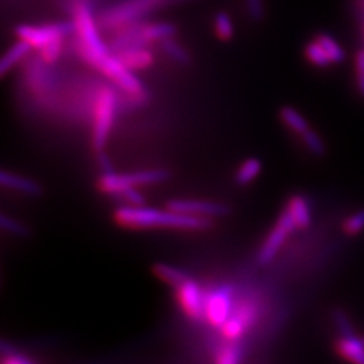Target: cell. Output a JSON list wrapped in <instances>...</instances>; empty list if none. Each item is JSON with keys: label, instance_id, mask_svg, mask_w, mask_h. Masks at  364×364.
<instances>
[{"label": "cell", "instance_id": "17", "mask_svg": "<svg viewBox=\"0 0 364 364\" xmlns=\"http://www.w3.org/2000/svg\"><path fill=\"white\" fill-rule=\"evenodd\" d=\"M212 28L213 33L218 38L223 42H228L234 38L235 25L231 15L227 11H218L213 16V22H212Z\"/></svg>", "mask_w": 364, "mask_h": 364}, {"label": "cell", "instance_id": "14", "mask_svg": "<svg viewBox=\"0 0 364 364\" xmlns=\"http://www.w3.org/2000/svg\"><path fill=\"white\" fill-rule=\"evenodd\" d=\"M338 351L343 358L351 360L353 363L364 364L363 338L350 336L338 340Z\"/></svg>", "mask_w": 364, "mask_h": 364}, {"label": "cell", "instance_id": "7", "mask_svg": "<svg viewBox=\"0 0 364 364\" xmlns=\"http://www.w3.org/2000/svg\"><path fill=\"white\" fill-rule=\"evenodd\" d=\"M296 228H297V224L293 219L291 213L289 212V209H285L277 225L274 227L273 231L266 237L263 246L260 248L259 257H258L260 264H269L277 257L278 251L287 240V234Z\"/></svg>", "mask_w": 364, "mask_h": 364}, {"label": "cell", "instance_id": "16", "mask_svg": "<svg viewBox=\"0 0 364 364\" xmlns=\"http://www.w3.org/2000/svg\"><path fill=\"white\" fill-rule=\"evenodd\" d=\"M153 272L161 281L166 282L170 287H180L189 279V275L185 272L166 263H156L153 266Z\"/></svg>", "mask_w": 364, "mask_h": 364}, {"label": "cell", "instance_id": "26", "mask_svg": "<svg viewBox=\"0 0 364 364\" xmlns=\"http://www.w3.org/2000/svg\"><path fill=\"white\" fill-rule=\"evenodd\" d=\"M0 351L3 353V363L4 364H31L33 360L28 359L21 352L16 351L13 346L7 344V341H1Z\"/></svg>", "mask_w": 364, "mask_h": 364}, {"label": "cell", "instance_id": "23", "mask_svg": "<svg viewBox=\"0 0 364 364\" xmlns=\"http://www.w3.org/2000/svg\"><path fill=\"white\" fill-rule=\"evenodd\" d=\"M246 323L237 317L236 314H232L227 321L225 324L221 326V331H223V335L230 340H237V338H242L245 331H246Z\"/></svg>", "mask_w": 364, "mask_h": 364}, {"label": "cell", "instance_id": "29", "mask_svg": "<svg viewBox=\"0 0 364 364\" xmlns=\"http://www.w3.org/2000/svg\"><path fill=\"white\" fill-rule=\"evenodd\" d=\"M0 225H1V228H3L6 232L15 235V236L26 237V236H28V234H30V230L27 228L23 223L15 220L13 218H9V216H6V215L1 216Z\"/></svg>", "mask_w": 364, "mask_h": 364}, {"label": "cell", "instance_id": "30", "mask_svg": "<svg viewBox=\"0 0 364 364\" xmlns=\"http://www.w3.org/2000/svg\"><path fill=\"white\" fill-rule=\"evenodd\" d=\"M245 9L250 19L254 22H262L266 16V4L264 0H243Z\"/></svg>", "mask_w": 364, "mask_h": 364}, {"label": "cell", "instance_id": "1", "mask_svg": "<svg viewBox=\"0 0 364 364\" xmlns=\"http://www.w3.org/2000/svg\"><path fill=\"white\" fill-rule=\"evenodd\" d=\"M115 220L130 228H173L186 231H205L213 227V220L178 213L171 209L147 208L124 205L115 210Z\"/></svg>", "mask_w": 364, "mask_h": 364}, {"label": "cell", "instance_id": "12", "mask_svg": "<svg viewBox=\"0 0 364 364\" xmlns=\"http://www.w3.org/2000/svg\"><path fill=\"white\" fill-rule=\"evenodd\" d=\"M0 183L7 189H13L31 197H38L42 195L41 185L34 180H30L27 177L15 174V173H9L6 170H3L0 174Z\"/></svg>", "mask_w": 364, "mask_h": 364}, {"label": "cell", "instance_id": "3", "mask_svg": "<svg viewBox=\"0 0 364 364\" xmlns=\"http://www.w3.org/2000/svg\"><path fill=\"white\" fill-rule=\"evenodd\" d=\"M185 0H119L105 7L97 15V22L103 33L112 34L123 27L146 21L149 15Z\"/></svg>", "mask_w": 364, "mask_h": 364}, {"label": "cell", "instance_id": "21", "mask_svg": "<svg viewBox=\"0 0 364 364\" xmlns=\"http://www.w3.org/2000/svg\"><path fill=\"white\" fill-rule=\"evenodd\" d=\"M314 39H316V41L321 45V48L326 50V54L329 55V58H331V61H332V64H340V63L344 61L346 53L343 50V48L338 45V41L333 38V37L321 33V34H317V37Z\"/></svg>", "mask_w": 364, "mask_h": 364}, {"label": "cell", "instance_id": "25", "mask_svg": "<svg viewBox=\"0 0 364 364\" xmlns=\"http://www.w3.org/2000/svg\"><path fill=\"white\" fill-rule=\"evenodd\" d=\"M64 46H65V39L55 41L50 45L45 46L43 49H41L38 52L39 57L46 63V65H53L61 57V54L64 52Z\"/></svg>", "mask_w": 364, "mask_h": 364}, {"label": "cell", "instance_id": "19", "mask_svg": "<svg viewBox=\"0 0 364 364\" xmlns=\"http://www.w3.org/2000/svg\"><path fill=\"white\" fill-rule=\"evenodd\" d=\"M262 171V162L258 158H248L242 164V166L236 173V183L240 186H246L248 183L254 181Z\"/></svg>", "mask_w": 364, "mask_h": 364}, {"label": "cell", "instance_id": "34", "mask_svg": "<svg viewBox=\"0 0 364 364\" xmlns=\"http://www.w3.org/2000/svg\"><path fill=\"white\" fill-rule=\"evenodd\" d=\"M355 68H356V84L359 93L364 97V49L356 53L355 58Z\"/></svg>", "mask_w": 364, "mask_h": 364}, {"label": "cell", "instance_id": "27", "mask_svg": "<svg viewBox=\"0 0 364 364\" xmlns=\"http://www.w3.org/2000/svg\"><path fill=\"white\" fill-rule=\"evenodd\" d=\"M115 198L122 200L123 203H126L127 205L131 207H142L144 205V197L141 192H138L136 186H131V188H126L123 191H119L117 193H114Z\"/></svg>", "mask_w": 364, "mask_h": 364}, {"label": "cell", "instance_id": "2", "mask_svg": "<svg viewBox=\"0 0 364 364\" xmlns=\"http://www.w3.org/2000/svg\"><path fill=\"white\" fill-rule=\"evenodd\" d=\"M75 50L78 57L93 69H97L111 54L108 43L102 37V28L97 15L93 14L91 4L85 0H76L72 9Z\"/></svg>", "mask_w": 364, "mask_h": 364}, {"label": "cell", "instance_id": "4", "mask_svg": "<svg viewBox=\"0 0 364 364\" xmlns=\"http://www.w3.org/2000/svg\"><path fill=\"white\" fill-rule=\"evenodd\" d=\"M117 111V93L109 87H102L97 92L95 105V119H93V134L92 144L100 151L108 141V135L114 123Z\"/></svg>", "mask_w": 364, "mask_h": 364}, {"label": "cell", "instance_id": "20", "mask_svg": "<svg viewBox=\"0 0 364 364\" xmlns=\"http://www.w3.org/2000/svg\"><path fill=\"white\" fill-rule=\"evenodd\" d=\"M279 117L290 130L297 132L299 135H302L305 131L309 130V126H308V122L305 120V117H302L297 109H294L291 107L281 108Z\"/></svg>", "mask_w": 364, "mask_h": 364}, {"label": "cell", "instance_id": "6", "mask_svg": "<svg viewBox=\"0 0 364 364\" xmlns=\"http://www.w3.org/2000/svg\"><path fill=\"white\" fill-rule=\"evenodd\" d=\"M168 178H169V173L164 169L144 170V171L130 173V174H117L111 171V173H105L102 176L99 186L105 193L114 195L126 188L159 183V182L166 181Z\"/></svg>", "mask_w": 364, "mask_h": 364}, {"label": "cell", "instance_id": "8", "mask_svg": "<svg viewBox=\"0 0 364 364\" xmlns=\"http://www.w3.org/2000/svg\"><path fill=\"white\" fill-rule=\"evenodd\" d=\"M234 289L224 285L213 290L205 299V316L213 326H223L232 316Z\"/></svg>", "mask_w": 364, "mask_h": 364}, {"label": "cell", "instance_id": "10", "mask_svg": "<svg viewBox=\"0 0 364 364\" xmlns=\"http://www.w3.org/2000/svg\"><path fill=\"white\" fill-rule=\"evenodd\" d=\"M178 289V301L182 309L193 320H203L205 316V297L200 287L191 278Z\"/></svg>", "mask_w": 364, "mask_h": 364}, {"label": "cell", "instance_id": "13", "mask_svg": "<svg viewBox=\"0 0 364 364\" xmlns=\"http://www.w3.org/2000/svg\"><path fill=\"white\" fill-rule=\"evenodd\" d=\"M31 50H33V48L27 43L26 41L18 38V41L7 49V52L4 53V55L0 61L1 76H6L13 68L18 65L22 60H25L27 54Z\"/></svg>", "mask_w": 364, "mask_h": 364}, {"label": "cell", "instance_id": "28", "mask_svg": "<svg viewBox=\"0 0 364 364\" xmlns=\"http://www.w3.org/2000/svg\"><path fill=\"white\" fill-rule=\"evenodd\" d=\"M333 320H335V324H336V328H338L341 338L355 336V331H353L351 320L343 309H338H338L333 311Z\"/></svg>", "mask_w": 364, "mask_h": 364}, {"label": "cell", "instance_id": "32", "mask_svg": "<svg viewBox=\"0 0 364 364\" xmlns=\"http://www.w3.org/2000/svg\"><path fill=\"white\" fill-rule=\"evenodd\" d=\"M237 317H240L245 323H246V326L247 328L252 326L254 323H255V320H257V308H255V305L254 304H251V302H243L240 306H239V311L235 313Z\"/></svg>", "mask_w": 364, "mask_h": 364}, {"label": "cell", "instance_id": "36", "mask_svg": "<svg viewBox=\"0 0 364 364\" xmlns=\"http://www.w3.org/2000/svg\"><path fill=\"white\" fill-rule=\"evenodd\" d=\"M363 341H364V338H363Z\"/></svg>", "mask_w": 364, "mask_h": 364}, {"label": "cell", "instance_id": "33", "mask_svg": "<svg viewBox=\"0 0 364 364\" xmlns=\"http://www.w3.org/2000/svg\"><path fill=\"white\" fill-rule=\"evenodd\" d=\"M218 363L234 364L240 362V351L236 347H225L218 356Z\"/></svg>", "mask_w": 364, "mask_h": 364}, {"label": "cell", "instance_id": "18", "mask_svg": "<svg viewBox=\"0 0 364 364\" xmlns=\"http://www.w3.org/2000/svg\"><path fill=\"white\" fill-rule=\"evenodd\" d=\"M159 48H161L164 54L168 55L170 60H173L174 63L181 64V65L191 64V54L182 46L180 42H177L173 37L162 41L159 43Z\"/></svg>", "mask_w": 364, "mask_h": 364}, {"label": "cell", "instance_id": "22", "mask_svg": "<svg viewBox=\"0 0 364 364\" xmlns=\"http://www.w3.org/2000/svg\"><path fill=\"white\" fill-rule=\"evenodd\" d=\"M305 57L311 64L320 66V68H326L332 64L329 55L326 54V50L321 48V45L316 39L305 46Z\"/></svg>", "mask_w": 364, "mask_h": 364}, {"label": "cell", "instance_id": "24", "mask_svg": "<svg viewBox=\"0 0 364 364\" xmlns=\"http://www.w3.org/2000/svg\"><path fill=\"white\" fill-rule=\"evenodd\" d=\"M301 136H302V142L313 156H323L326 154V144L316 131L306 130Z\"/></svg>", "mask_w": 364, "mask_h": 364}, {"label": "cell", "instance_id": "31", "mask_svg": "<svg viewBox=\"0 0 364 364\" xmlns=\"http://www.w3.org/2000/svg\"><path fill=\"white\" fill-rule=\"evenodd\" d=\"M343 230L346 234L358 235L364 230V209L358 210L356 213H353L343 224Z\"/></svg>", "mask_w": 364, "mask_h": 364}, {"label": "cell", "instance_id": "11", "mask_svg": "<svg viewBox=\"0 0 364 364\" xmlns=\"http://www.w3.org/2000/svg\"><path fill=\"white\" fill-rule=\"evenodd\" d=\"M117 60L132 72L149 69L154 64V54L149 48H131L115 54Z\"/></svg>", "mask_w": 364, "mask_h": 364}, {"label": "cell", "instance_id": "35", "mask_svg": "<svg viewBox=\"0 0 364 364\" xmlns=\"http://www.w3.org/2000/svg\"><path fill=\"white\" fill-rule=\"evenodd\" d=\"M97 161H99V166H100V169L103 170L105 173H111V171H112L111 161H109V158H108V156L105 154L103 150H100V151H99Z\"/></svg>", "mask_w": 364, "mask_h": 364}, {"label": "cell", "instance_id": "15", "mask_svg": "<svg viewBox=\"0 0 364 364\" xmlns=\"http://www.w3.org/2000/svg\"><path fill=\"white\" fill-rule=\"evenodd\" d=\"M287 209L291 213L293 219L297 224V228H308L312 223L311 209L306 200L302 196H294L290 198Z\"/></svg>", "mask_w": 364, "mask_h": 364}, {"label": "cell", "instance_id": "5", "mask_svg": "<svg viewBox=\"0 0 364 364\" xmlns=\"http://www.w3.org/2000/svg\"><path fill=\"white\" fill-rule=\"evenodd\" d=\"M75 31L73 22H53V23H41V25H19L15 28V36L19 39L26 41L27 43L41 50L45 46L50 45L55 41L66 39Z\"/></svg>", "mask_w": 364, "mask_h": 364}, {"label": "cell", "instance_id": "9", "mask_svg": "<svg viewBox=\"0 0 364 364\" xmlns=\"http://www.w3.org/2000/svg\"><path fill=\"white\" fill-rule=\"evenodd\" d=\"M168 208L183 215L208 219L224 218L231 212V208L228 205L207 200H171L168 203Z\"/></svg>", "mask_w": 364, "mask_h": 364}]
</instances>
